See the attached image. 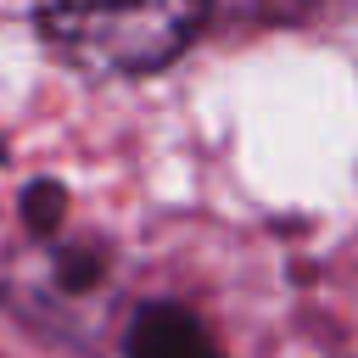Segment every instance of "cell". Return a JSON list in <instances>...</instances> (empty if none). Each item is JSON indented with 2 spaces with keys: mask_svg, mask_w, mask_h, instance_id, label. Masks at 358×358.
<instances>
[{
  "mask_svg": "<svg viewBox=\"0 0 358 358\" xmlns=\"http://www.w3.org/2000/svg\"><path fill=\"white\" fill-rule=\"evenodd\" d=\"M207 6L213 0H39V22L67 62L129 78L168 67L207 22Z\"/></svg>",
  "mask_w": 358,
  "mask_h": 358,
  "instance_id": "6da1fadb",
  "label": "cell"
},
{
  "mask_svg": "<svg viewBox=\"0 0 358 358\" xmlns=\"http://www.w3.org/2000/svg\"><path fill=\"white\" fill-rule=\"evenodd\" d=\"M129 358H224L207 324L179 302H145L129 319Z\"/></svg>",
  "mask_w": 358,
  "mask_h": 358,
  "instance_id": "7a4b0ae2",
  "label": "cell"
},
{
  "mask_svg": "<svg viewBox=\"0 0 358 358\" xmlns=\"http://www.w3.org/2000/svg\"><path fill=\"white\" fill-rule=\"evenodd\" d=\"M62 201H67V196H62V185H34L22 207H28V218H34L39 229H50V224H56V213H62Z\"/></svg>",
  "mask_w": 358,
  "mask_h": 358,
  "instance_id": "3957f363",
  "label": "cell"
}]
</instances>
